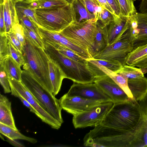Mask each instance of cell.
Instances as JSON below:
<instances>
[{
    "label": "cell",
    "mask_w": 147,
    "mask_h": 147,
    "mask_svg": "<svg viewBox=\"0 0 147 147\" xmlns=\"http://www.w3.org/2000/svg\"><path fill=\"white\" fill-rule=\"evenodd\" d=\"M20 23L34 31L41 39L37 24L31 18L20 13H17Z\"/></svg>",
    "instance_id": "1f68e13d"
},
{
    "label": "cell",
    "mask_w": 147,
    "mask_h": 147,
    "mask_svg": "<svg viewBox=\"0 0 147 147\" xmlns=\"http://www.w3.org/2000/svg\"><path fill=\"white\" fill-rule=\"evenodd\" d=\"M69 3H72L75 0H65Z\"/></svg>",
    "instance_id": "7dc6e473"
},
{
    "label": "cell",
    "mask_w": 147,
    "mask_h": 147,
    "mask_svg": "<svg viewBox=\"0 0 147 147\" xmlns=\"http://www.w3.org/2000/svg\"><path fill=\"white\" fill-rule=\"evenodd\" d=\"M118 1L120 9V15L129 17L137 13L133 1L131 0H118Z\"/></svg>",
    "instance_id": "f546056e"
},
{
    "label": "cell",
    "mask_w": 147,
    "mask_h": 147,
    "mask_svg": "<svg viewBox=\"0 0 147 147\" xmlns=\"http://www.w3.org/2000/svg\"><path fill=\"white\" fill-rule=\"evenodd\" d=\"M22 54L25 64L24 70L29 72L45 88L53 93L50 80L49 62L50 59L44 49L36 46L26 39Z\"/></svg>",
    "instance_id": "6da1fadb"
},
{
    "label": "cell",
    "mask_w": 147,
    "mask_h": 147,
    "mask_svg": "<svg viewBox=\"0 0 147 147\" xmlns=\"http://www.w3.org/2000/svg\"><path fill=\"white\" fill-rule=\"evenodd\" d=\"M139 10L140 13H147V0H141Z\"/></svg>",
    "instance_id": "f6af8a7d"
},
{
    "label": "cell",
    "mask_w": 147,
    "mask_h": 147,
    "mask_svg": "<svg viewBox=\"0 0 147 147\" xmlns=\"http://www.w3.org/2000/svg\"><path fill=\"white\" fill-rule=\"evenodd\" d=\"M129 17L115 16L114 20L109 25L103 26L105 39L107 46L117 41L128 29Z\"/></svg>",
    "instance_id": "5bb4252c"
},
{
    "label": "cell",
    "mask_w": 147,
    "mask_h": 147,
    "mask_svg": "<svg viewBox=\"0 0 147 147\" xmlns=\"http://www.w3.org/2000/svg\"><path fill=\"white\" fill-rule=\"evenodd\" d=\"M65 94L68 97L78 96L89 100L111 101L94 82H74L68 92Z\"/></svg>",
    "instance_id": "8fae6325"
},
{
    "label": "cell",
    "mask_w": 147,
    "mask_h": 147,
    "mask_svg": "<svg viewBox=\"0 0 147 147\" xmlns=\"http://www.w3.org/2000/svg\"><path fill=\"white\" fill-rule=\"evenodd\" d=\"M85 6L88 10L94 14L97 20L99 13L103 7L101 6L97 0H80Z\"/></svg>",
    "instance_id": "836d02e7"
},
{
    "label": "cell",
    "mask_w": 147,
    "mask_h": 147,
    "mask_svg": "<svg viewBox=\"0 0 147 147\" xmlns=\"http://www.w3.org/2000/svg\"><path fill=\"white\" fill-rule=\"evenodd\" d=\"M131 0V1H134H134H136V0Z\"/></svg>",
    "instance_id": "681fc988"
},
{
    "label": "cell",
    "mask_w": 147,
    "mask_h": 147,
    "mask_svg": "<svg viewBox=\"0 0 147 147\" xmlns=\"http://www.w3.org/2000/svg\"><path fill=\"white\" fill-rule=\"evenodd\" d=\"M5 34L16 48L22 53L23 46L21 42L17 38L13 29L9 32L5 33Z\"/></svg>",
    "instance_id": "ab89813d"
},
{
    "label": "cell",
    "mask_w": 147,
    "mask_h": 147,
    "mask_svg": "<svg viewBox=\"0 0 147 147\" xmlns=\"http://www.w3.org/2000/svg\"><path fill=\"white\" fill-rule=\"evenodd\" d=\"M126 64L140 68H147V43L137 47L129 53Z\"/></svg>",
    "instance_id": "2e32d148"
},
{
    "label": "cell",
    "mask_w": 147,
    "mask_h": 147,
    "mask_svg": "<svg viewBox=\"0 0 147 147\" xmlns=\"http://www.w3.org/2000/svg\"><path fill=\"white\" fill-rule=\"evenodd\" d=\"M136 16L137 27L134 29L129 28L123 35L134 49L147 43V13L137 12Z\"/></svg>",
    "instance_id": "9a60e30c"
},
{
    "label": "cell",
    "mask_w": 147,
    "mask_h": 147,
    "mask_svg": "<svg viewBox=\"0 0 147 147\" xmlns=\"http://www.w3.org/2000/svg\"><path fill=\"white\" fill-rule=\"evenodd\" d=\"M18 2L20 4L34 10L69 4L65 0H25Z\"/></svg>",
    "instance_id": "603a6c76"
},
{
    "label": "cell",
    "mask_w": 147,
    "mask_h": 147,
    "mask_svg": "<svg viewBox=\"0 0 147 147\" xmlns=\"http://www.w3.org/2000/svg\"><path fill=\"white\" fill-rule=\"evenodd\" d=\"M35 15L38 27L58 32L77 21L72 3L37 9L35 10Z\"/></svg>",
    "instance_id": "7a4b0ae2"
},
{
    "label": "cell",
    "mask_w": 147,
    "mask_h": 147,
    "mask_svg": "<svg viewBox=\"0 0 147 147\" xmlns=\"http://www.w3.org/2000/svg\"><path fill=\"white\" fill-rule=\"evenodd\" d=\"M114 104L107 101L93 107L86 112L73 115L72 122L76 128L95 126L100 124Z\"/></svg>",
    "instance_id": "ba28073f"
},
{
    "label": "cell",
    "mask_w": 147,
    "mask_h": 147,
    "mask_svg": "<svg viewBox=\"0 0 147 147\" xmlns=\"http://www.w3.org/2000/svg\"><path fill=\"white\" fill-rule=\"evenodd\" d=\"M47 42L54 46L59 51L68 58L83 64L88 63V60L76 54L67 47L56 43Z\"/></svg>",
    "instance_id": "484cf974"
},
{
    "label": "cell",
    "mask_w": 147,
    "mask_h": 147,
    "mask_svg": "<svg viewBox=\"0 0 147 147\" xmlns=\"http://www.w3.org/2000/svg\"><path fill=\"white\" fill-rule=\"evenodd\" d=\"M16 2L14 0H4V17L5 33L9 32L13 26L20 23L16 8Z\"/></svg>",
    "instance_id": "e0dca14e"
},
{
    "label": "cell",
    "mask_w": 147,
    "mask_h": 147,
    "mask_svg": "<svg viewBox=\"0 0 147 147\" xmlns=\"http://www.w3.org/2000/svg\"><path fill=\"white\" fill-rule=\"evenodd\" d=\"M21 81L35 98L36 102L46 111L61 124L63 122L58 99L43 86L28 71L23 70Z\"/></svg>",
    "instance_id": "5b68a950"
},
{
    "label": "cell",
    "mask_w": 147,
    "mask_h": 147,
    "mask_svg": "<svg viewBox=\"0 0 147 147\" xmlns=\"http://www.w3.org/2000/svg\"><path fill=\"white\" fill-rule=\"evenodd\" d=\"M16 8L17 13H22L31 18L37 24L35 15V10L24 6L20 3L18 2H16Z\"/></svg>",
    "instance_id": "d590c367"
},
{
    "label": "cell",
    "mask_w": 147,
    "mask_h": 147,
    "mask_svg": "<svg viewBox=\"0 0 147 147\" xmlns=\"http://www.w3.org/2000/svg\"><path fill=\"white\" fill-rule=\"evenodd\" d=\"M21 24L23 27L25 38L34 45L44 49L43 40L31 29L22 24Z\"/></svg>",
    "instance_id": "f1b7e54d"
},
{
    "label": "cell",
    "mask_w": 147,
    "mask_h": 147,
    "mask_svg": "<svg viewBox=\"0 0 147 147\" xmlns=\"http://www.w3.org/2000/svg\"><path fill=\"white\" fill-rule=\"evenodd\" d=\"M97 20L96 18L81 22H74L60 32L63 35L94 54V34Z\"/></svg>",
    "instance_id": "8992f818"
},
{
    "label": "cell",
    "mask_w": 147,
    "mask_h": 147,
    "mask_svg": "<svg viewBox=\"0 0 147 147\" xmlns=\"http://www.w3.org/2000/svg\"><path fill=\"white\" fill-rule=\"evenodd\" d=\"M0 65L7 77H11L18 81H21L23 70L20 65L10 55L0 58Z\"/></svg>",
    "instance_id": "d6986e66"
},
{
    "label": "cell",
    "mask_w": 147,
    "mask_h": 147,
    "mask_svg": "<svg viewBox=\"0 0 147 147\" xmlns=\"http://www.w3.org/2000/svg\"><path fill=\"white\" fill-rule=\"evenodd\" d=\"M7 38L9 55H10L21 66L25 64V61L23 54L16 48L9 39Z\"/></svg>",
    "instance_id": "d6a6232c"
},
{
    "label": "cell",
    "mask_w": 147,
    "mask_h": 147,
    "mask_svg": "<svg viewBox=\"0 0 147 147\" xmlns=\"http://www.w3.org/2000/svg\"><path fill=\"white\" fill-rule=\"evenodd\" d=\"M112 8L114 13L115 16L120 15V9L118 0H107Z\"/></svg>",
    "instance_id": "b9f144b4"
},
{
    "label": "cell",
    "mask_w": 147,
    "mask_h": 147,
    "mask_svg": "<svg viewBox=\"0 0 147 147\" xmlns=\"http://www.w3.org/2000/svg\"><path fill=\"white\" fill-rule=\"evenodd\" d=\"M117 73L128 79L137 78L144 76L140 68L126 64L123 66Z\"/></svg>",
    "instance_id": "83f0119b"
},
{
    "label": "cell",
    "mask_w": 147,
    "mask_h": 147,
    "mask_svg": "<svg viewBox=\"0 0 147 147\" xmlns=\"http://www.w3.org/2000/svg\"><path fill=\"white\" fill-rule=\"evenodd\" d=\"M13 29L17 38L23 46L25 43L26 39L22 25L20 23L16 24L13 26Z\"/></svg>",
    "instance_id": "f35d334b"
},
{
    "label": "cell",
    "mask_w": 147,
    "mask_h": 147,
    "mask_svg": "<svg viewBox=\"0 0 147 147\" xmlns=\"http://www.w3.org/2000/svg\"><path fill=\"white\" fill-rule=\"evenodd\" d=\"M115 15L107 9L103 8L101 11L99 13L97 20H100L103 26L109 25L114 20Z\"/></svg>",
    "instance_id": "e575fe53"
},
{
    "label": "cell",
    "mask_w": 147,
    "mask_h": 147,
    "mask_svg": "<svg viewBox=\"0 0 147 147\" xmlns=\"http://www.w3.org/2000/svg\"><path fill=\"white\" fill-rule=\"evenodd\" d=\"M90 62L111 78L123 90L129 99L134 100L128 86L127 78L112 71L103 65L92 61Z\"/></svg>",
    "instance_id": "7402d4cb"
},
{
    "label": "cell",
    "mask_w": 147,
    "mask_h": 147,
    "mask_svg": "<svg viewBox=\"0 0 147 147\" xmlns=\"http://www.w3.org/2000/svg\"><path fill=\"white\" fill-rule=\"evenodd\" d=\"M44 50L51 59L55 61L64 73L65 78L79 83H93L96 77L88 61L84 64L72 60L43 40Z\"/></svg>",
    "instance_id": "3957f363"
},
{
    "label": "cell",
    "mask_w": 147,
    "mask_h": 147,
    "mask_svg": "<svg viewBox=\"0 0 147 147\" xmlns=\"http://www.w3.org/2000/svg\"><path fill=\"white\" fill-rule=\"evenodd\" d=\"M0 123L18 130L11 111V102L7 97L0 94Z\"/></svg>",
    "instance_id": "ffe728a7"
},
{
    "label": "cell",
    "mask_w": 147,
    "mask_h": 147,
    "mask_svg": "<svg viewBox=\"0 0 147 147\" xmlns=\"http://www.w3.org/2000/svg\"><path fill=\"white\" fill-rule=\"evenodd\" d=\"M6 28L4 17L3 2L0 3V35L5 34Z\"/></svg>",
    "instance_id": "60d3db41"
},
{
    "label": "cell",
    "mask_w": 147,
    "mask_h": 147,
    "mask_svg": "<svg viewBox=\"0 0 147 147\" xmlns=\"http://www.w3.org/2000/svg\"><path fill=\"white\" fill-rule=\"evenodd\" d=\"M88 60L103 65L117 73L120 70L123 66L120 62L117 60L96 59L92 58Z\"/></svg>",
    "instance_id": "4dcf8cb0"
},
{
    "label": "cell",
    "mask_w": 147,
    "mask_h": 147,
    "mask_svg": "<svg viewBox=\"0 0 147 147\" xmlns=\"http://www.w3.org/2000/svg\"><path fill=\"white\" fill-rule=\"evenodd\" d=\"M0 133L7 138L12 140H22L32 144L36 143L37 141L34 138L27 137L23 135L18 130L15 129L1 123H0Z\"/></svg>",
    "instance_id": "cb8c5ba5"
},
{
    "label": "cell",
    "mask_w": 147,
    "mask_h": 147,
    "mask_svg": "<svg viewBox=\"0 0 147 147\" xmlns=\"http://www.w3.org/2000/svg\"><path fill=\"white\" fill-rule=\"evenodd\" d=\"M15 1H16V2L20 1H22L25 0H14Z\"/></svg>",
    "instance_id": "c3c4849f"
},
{
    "label": "cell",
    "mask_w": 147,
    "mask_h": 147,
    "mask_svg": "<svg viewBox=\"0 0 147 147\" xmlns=\"http://www.w3.org/2000/svg\"><path fill=\"white\" fill-rule=\"evenodd\" d=\"M138 101L141 113L140 121L132 129L120 130V147H147V95Z\"/></svg>",
    "instance_id": "52a82bcc"
},
{
    "label": "cell",
    "mask_w": 147,
    "mask_h": 147,
    "mask_svg": "<svg viewBox=\"0 0 147 147\" xmlns=\"http://www.w3.org/2000/svg\"><path fill=\"white\" fill-rule=\"evenodd\" d=\"M38 29L43 40L63 45L87 60L92 58L88 50L74 43L60 33L47 30L39 27Z\"/></svg>",
    "instance_id": "4fadbf2b"
},
{
    "label": "cell",
    "mask_w": 147,
    "mask_h": 147,
    "mask_svg": "<svg viewBox=\"0 0 147 147\" xmlns=\"http://www.w3.org/2000/svg\"><path fill=\"white\" fill-rule=\"evenodd\" d=\"M103 26L101 23L97 20L94 34V55L107 46L104 36Z\"/></svg>",
    "instance_id": "d4e9b609"
},
{
    "label": "cell",
    "mask_w": 147,
    "mask_h": 147,
    "mask_svg": "<svg viewBox=\"0 0 147 147\" xmlns=\"http://www.w3.org/2000/svg\"><path fill=\"white\" fill-rule=\"evenodd\" d=\"M72 4L76 12L78 13L80 16L78 22H81L95 18V16L89 12L80 0H75Z\"/></svg>",
    "instance_id": "4316f807"
},
{
    "label": "cell",
    "mask_w": 147,
    "mask_h": 147,
    "mask_svg": "<svg viewBox=\"0 0 147 147\" xmlns=\"http://www.w3.org/2000/svg\"><path fill=\"white\" fill-rule=\"evenodd\" d=\"M128 84L134 100H141L147 95V79L144 76L139 78L128 79Z\"/></svg>",
    "instance_id": "44dd1931"
},
{
    "label": "cell",
    "mask_w": 147,
    "mask_h": 147,
    "mask_svg": "<svg viewBox=\"0 0 147 147\" xmlns=\"http://www.w3.org/2000/svg\"><path fill=\"white\" fill-rule=\"evenodd\" d=\"M0 58L9 55L8 52V39L5 34L0 35Z\"/></svg>",
    "instance_id": "8d00e7d4"
},
{
    "label": "cell",
    "mask_w": 147,
    "mask_h": 147,
    "mask_svg": "<svg viewBox=\"0 0 147 147\" xmlns=\"http://www.w3.org/2000/svg\"><path fill=\"white\" fill-rule=\"evenodd\" d=\"M0 70V82L3 89L4 92L5 93H10L11 92V90L7 74L1 67Z\"/></svg>",
    "instance_id": "74e56055"
},
{
    "label": "cell",
    "mask_w": 147,
    "mask_h": 147,
    "mask_svg": "<svg viewBox=\"0 0 147 147\" xmlns=\"http://www.w3.org/2000/svg\"><path fill=\"white\" fill-rule=\"evenodd\" d=\"M17 97L18 98L21 100L23 104L29 109L31 112L34 113L37 117L40 118V116L38 112L24 98L21 96H18Z\"/></svg>",
    "instance_id": "7bdbcfd3"
},
{
    "label": "cell",
    "mask_w": 147,
    "mask_h": 147,
    "mask_svg": "<svg viewBox=\"0 0 147 147\" xmlns=\"http://www.w3.org/2000/svg\"><path fill=\"white\" fill-rule=\"evenodd\" d=\"M58 100L62 109L73 115L88 111L95 106L106 102L78 96L68 97L65 94Z\"/></svg>",
    "instance_id": "7c38bea8"
},
{
    "label": "cell",
    "mask_w": 147,
    "mask_h": 147,
    "mask_svg": "<svg viewBox=\"0 0 147 147\" xmlns=\"http://www.w3.org/2000/svg\"><path fill=\"white\" fill-rule=\"evenodd\" d=\"M141 113L138 101L114 104L100 124L124 131L132 129L138 124Z\"/></svg>",
    "instance_id": "277c9868"
},
{
    "label": "cell",
    "mask_w": 147,
    "mask_h": 147,
    "mask_svg": "<svg viewBox=\"0 0 147 147\" xmlns=\"http://www.w3.org/2000/svg\"><path fill=\"white\" fill-rule=\"evenodd\" d=\"M49 76L53 89V94L55 96L60 90L63 80L65 75L58 64L51 59L49 62Z\"/></svg>",
    "instance_id": "ac0fdd59"
},
{
    "label": "cell",
    "mask_w": 147,
    "mask_h": 147,
    "mask_svg": "<svg viewBox=\"0 0 147 147\" xmlns=\"http://www.w3.org/2000/svg\"><path fill=\"white\" fill-rule=\"evenodd\" d=\"M94 83L114 104L127 102L131 99L123 90L104 72L95 77Z\"/></svg>",
    "instance_id": "30bf717a"
},
{
    "label": "cell",
    "mask_w": 147,
    "mask_h": 147,
    "mask_svg": "<svg viewBox=\"0 0 147 147\" xmlns=\"http://www.w3.org/2000/svg\"><path fill=\"white\" fill-rule=\"evenodd\" d=\"M100 5L113 14V11L107 0H97Z\"/></svg>",
    "instance_id": "ee69618b"
},
{
    "label": "cell",
    "mask_w": 147,
    "mask_h": 147,
    "mask_svg": "<svg viewBox=\"0 0 147 147\" xmlns=\"http://www.w3.org/2000/svg\"><path fill=\"white\" fill-rule=\"evenodd\" d=\"M8 139L9 142H10L11 144L13 145L14 146L20 147L24 146L20 143H18V142L16 141L15 140H12L8 138Z\"/></svg>",
    "instance_id": "bcb514c9"
},
{
    "label": "cell",
    "mask_w": 147,
    "mask_h": 147,
    "mask_svg": "<svg viewBox=\"0 0 147 147\" xmlns=\"http://www.w3.org/2000/svg\"><path fill=\"white\" fill-rule=\"evenodd\" d=\"M134 49L127 39L121 37L115 43L108 46L94 55L92 58L96 59L117 60L123 66L126 64L128 54Z\"/></svg>",
    "instance_id": "9c48e42d"
}]
</instances>
